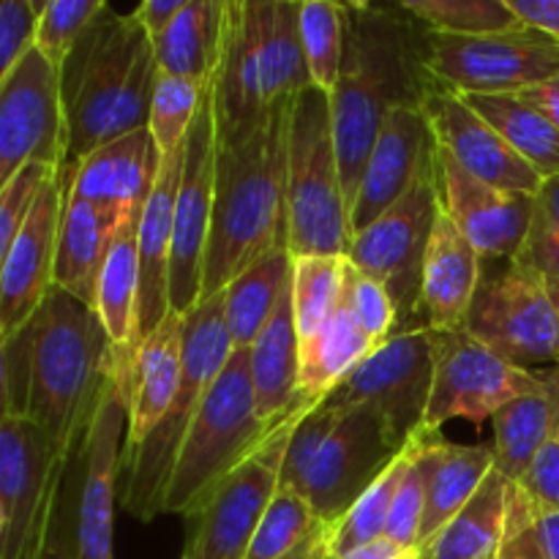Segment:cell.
<instances>
[{
	"mask_svg": "<svg viewBox=\"0 0 559 559\" xmlns=\"http://www.w3.org/2000/svg\"><path fill=\"white\" fill-rule=\"evenodd\" d=\"M546 284H549V293H551V298H555L557 311H559V282H546Z\"/></svg>",
	"mask_w": 559,
	"mask_h": 559,
	"instance_id": "94428289",
	"label": "cell"
},
{
	"mask_svg": "<svg viewBox=\"0 0 559 559\" xmlns=\"http://www.w3.org/2000/svg\"><path fill=\"white\" fill-rule=\"evenodd\" d=\"M293 287V284H289ZM251 385H254L257 415L265 424L267 431H276L278 426L295 413V399H298V369H300V342L295 331L293 295L282 298L278 309L262 328L257 342L249 349Z\"/></svg>",
	"mask_w": 559,
	"mask_h": 559,
	"instance_id": "f1b7e54d",
	"label": "cell"
},
{
	"mask_svg": "<svg viewBox=\"0 0 559 559\" xmlns=\"http://www.w3.org/2000/svg\"><path fill=\"white\" fill-rule=\"evenodd\" d=\"M164 156L151 131L136 129L93 151L76 164H63L71 191L112 213L142 211L162 173Z\"/></svg>",
	"mask_w": 559,
	"mask_h": 559,
	"instance_id": "603a6c76",
	"label": "cell"
},
{
	"mask_svg": "<svg viewBox=\"0 0 559 559\" xmlns=\"http://www.w3.org/2000/svg\"><path fill=\"white\" fill-rule=\"evenodd\" d=\"M399 5L424 31L440 36H489L522 27L508 0H404Z\"/></svg>",
	"mask_w": 559,
	"mask_h": 559,
	"instance_id": "74e56055",
	"label": "cell"
},
{
	"mask_svg": "<svg viewBox=\"0 0 559 559\" xmlns=\"http://www.w3.org/2000/svg\"><path fill=\"white\" fill-rule=\"evenodd\" d=\"M233 349L222 293L197 304L183 317V366H180L178 396L162 424L145 440L136 445H123L118 502L126 513L142 522L162 516V502L173 480L180 448Z\"/></svg>",
	"mask_w": 559,
	"mask_h": 559,
	"instance_id": "8992f818",
	"label": "cell"
},
{
	"mask_svg": "<svg viewBox=\"0 0 559 559\" xmlns=\"http://www.w3.org/2000/svg\"><path fill=\"white\" fill-rule=\"evenodd\" d=\"M338 559H420V549H404V546L393 544L391 538L382 535V538L369 540V544L355 546Z\"/></svg>",
	"mask_w": 559,
	"mask_h": 559,
	"instance_id": "9f6ffc18",
	"label": "cell"
},
{
	"mask_svg": "<svg viewBox=\"0 0 559 559\" xmlns=\"http://www.w3.org/2000/svg\"><path fill=\"white\" fill-rule=\"evenodd\" d=\"M508 497L511 480L495 473L484 480L473 500L426 544L420 559H497L508 527Z\"/></svg>",
	"mask_w": 559,
	"mask_h": 559,
	"instance_id": "836d02e7",
	"label": "cell"
},
{
	"mask_svg": "<svg viewBox=\"0 0 559 559\" xmlns=\"http://www.w3.org/2000/svg\"><path fill=\"white\" fill-rule=\"evenodd\" d=\"M300 41H304L311 85L331 93L342 74L344 3L304 0L300 3Z\"/></svg>",
	"mask_w": 559,
	"mask_h": 559,
	"instance_id": "ab89813d",
	"label": "cell"
},
{
	"mask_svg": "<svg viewBox=\"0 0 559 559\" xmlns=\"http://www.w3.org/2000/svg\"><path fill=\"white\" fill-rule=\"evenodd\" d=\"M540 178L559 175V129L519 93L462 96Z\"/></svg>",
	"mask_w": 559,
	"mask_h": 559,
	"instance_id": "d590c367",
	"label": "cell"
},
{
	"mask_svg": "<svg viewBox=\"0 0 559 559\" xmlns=\"http://www.w3.org/2000/svg\"><path fill=\"white\" fill-rule=\"evenodd\" d=\"M66 178V167H63ZM129 213H112L93 202L82 200L71 191L66 178L63 216H60L58 233V257H55V287L74 295L82 304L93 306L98 273H102L104 257L109 243L118 233L120 222Z\"/></svg>",
	"mask_w": 559,
	"mask_h": 559,
	"instance_id": "83f0119b",
	"label": "cell"
},
{
	"mask_svg": "<svg viewBox=\"0 0 559 559\" xmlns=\"http://www.w3.org/2000/svg\"><path fill=\"white\" fill-rule=\"evenodd\" d=\"M0 538H3V513H0Z\"/></svg>",
	"mask_w": 559,
	"mask_h": 559,
	"instance_id": "6125c7cd",
	"label": "cell"
},
{
	"mask_svg": "<svg viewBox=\"0 0 559 559\" xmlns=\"http://www.w3.org/2000/svg\"><path fill=\"white\" fill-rule=\"evenodd\" d=\"M289 104L293 98H284L254 129L218 145L200 304L224 293L265 254L287 246Z\"/></svg>",
	"mask_w": 559,
	"mask_h": 559,
	"instance_id": "3957f363",
	"label": "cell"
},
{
	"mask_svg": "<svg viewBox=\"0 0 559 559\" xmlns=\"http://www.w3.org/2000/svg\"><path fill=\"white\" fill-rule=\"evenodd\" d=\"M109 355L96 309L58 287L9 338L14 415L36 424L66 464H76L85 448Z\"/></svg>",
	"mask_w": 559,
	"mask_h": 559,
	"instance_id": "6da1fadb",
	"label": "cell"
},
{
	"mask_svg": "<svg viewBox=\"0 0 559 559\" xmlns=\"http://www.w3.org/2000/svg\"><path fill=\"white\" fill-rule=\"evenodd\" d=\"M74 467L27 418L0 424V559H60V506Z\"/></svg>",
	"mask_w": 559,
	"mask_h": 559,
	"instance_id": "9c48e42d",
	"label": "cell"
},
{
	"mask_svg": "<svg viewBox=\"0 0 559 559\" xmlns=\"http://www.w3.org/2000/svg\"><path fill=\"white\" fill-rule=\"evenodd\" d=\"M14 418V399H11V360L9 336L0 331V424Z\"/></svg>",
	"mask_w": 559,
	"mask_h": 559,
	"instance_id": "91938a15",
	"label": "cell"
},
{
	"mask_svg": "<svg viewBox=\"0 0 559 559\" xmlns=\"http://www.w3.org/2000/svg\"><path fill=\"white\" fill-rule=\"evenodd\" d=\"M435 136L420 107H399L382 123L369 164L364 169L355 200L349 205L353 235L369 227L391 205H396L415 180L431 167Z\"/></svg>",
	"mask_w": 559,
	"mask_h": 559,
	"instance_id": "7402d4cb",
	"label": "cell"
},
{
	"mask_svg": "<svg viewBox=\"0 0 559 559\" xmlns=\"http://www.w3.org/2000/svg\"><path fill=\"white\" fill-rule=\"evenodd\" d=\"M186 0H145L134 9V16L140 20V25L145 27V33L153 38L162 36L169 25H173L175 16L183 11Z\"/></svg>",
	"mask_w": 559,
	"mask_h": 559,
	"instance_id": "f5cc1de1",
	"label": "cell"
},
{
	"mask_svg": "<svg viewBox=\"0 0 559 559\" xmlns=\"http://www.w3.org/2000/svg\"><path fill=\"white\" fill-rule=\"evenodd\" d=\"M298 418L293 415L284 420L246 462L202 497L186 516L189 524L180 559H246L251 538L282 484L284 448Z\"/></svg>",
	"mask_w": 559,
	"mask_h": 559,
	"instance_id": "4fadbf2b",
	"label": "cell"
},
{
	"mask_svg": "<svg viewBox=\"0 0 559 559\" xmlns=\"http://www.w3.org/2000/svg\"><path fill=\"white\" fill-rule=\"evenodd\" d=\"M409 462H413V451L409 445L404 448L402 456L364 491L358 502L333 524V555L336 559L347 555L349 549L360 544H369V540H377L385 535L388 516H391L393 500H396V491L402 486L404 475H407Z\"/></svg>",
	"mask_w": 559,
	"mask_h": 559,
	"instance_id": "f35d334b",
	"label": "cell"
},
{
	"mask_svg": "<svg viewBox=\"0 0 559 559\" xmlns=\"http://www.w3.org/2000/svg\"><path fill=\"white\" fill-rule=\"evenodd\" d=\"M530 533L544 559H559V511L535 513L530 508Z\"/></svg>",
	"mask_w": 559,
	"mask_h": 559,
	"instance_id": "db71d44e",
	"label": "cell"
},
{
	"mask_svg": "<svg viewBox=\"0 0 559 559\" xmlns=\"http://www.w3.org/2000/svg\"><path fill=\"white\" fill-rule=\"evenodd\" d=\"M183 145L164 156L162 173L147 197L140 216V295H136V328L131 358L136 347L158 331L173 314L169 306V260H173L175 200H178L180 169H183Z\"/></svg>",
	"mask_w": 559,
	"mask_h": 559,
	"instance_id": "cb8c5ba5",
	"label": "cell"
},
{
	"mask_svg": "<svg viewBox=\"0 0 559 559\" xmlns=\"http://www.w3.org/2000/svg\"><path fill=\"white\" fill-rule=\"evenodd\" d=\"M331 544H333V524L320 522L298 549L289 551V555L282 559H336Z\"/></svg>",
	"mask_w": 559,
	"mask_h": 559,
	"instance_id": "680465c9",
	"label": "cell"
},
{
	"mask_svg": "<svg viewBox=\"0 0 559 559\" xmlns=\"http://www.w3.org/2000/svg\"><path fill=\"white\" fill-rule=\"evenodd\" d=\"M104 5V0H44L33 49H38L41 58L60 71Z\"/></svg>",
	"mask_w": 559,
	"mask_h": 559,
	"instance_id": "7bdbcfd3",
	"label": "cell"
},
{
	"mask_svg": "<svg viewBox=\"0 0 559 559\" xmlns=\"http://www.w3.org/2000/svg\"><path fill=\"white\" fill-rule=\"evenodd\" d=\"M440 216V194L435 180V158L431 167L413 183V189L388 207L380 218L353 235L349 243V265L366 276L377 278L396 306L399 328L420 325V276H424L426 249L431 229Z\"/></svg>",
	"mask_w": 559,
	"mask_h": 559,
	"instance_id": "5bb4252c",
	"label": "cell"
},
{
	"mask_svg": "<svg viewBox=\"0 0 559 559\" xmlns=\"http://www.w3.org/2000/svg\"><path fill=\"white\" fill-rule=\"evenodd\" d=\"M484 273V257L442 213L431 229L420 276L418 322L429 331H462Z\"/></svg>",
	"mask_w": 559,
	"mask_h": 559,
	"instance_id": "484cf974",
	"label": "cell"
},
{
	"mask_svg": "<svg viewBox=\"0 0 559 559\" xmlns=\"http://www.w3.org/2000/svg\"><path fill=\"white\" fill-rule=\"evenodd\" d=\"M413 451V445H409ZM424 513H426V491H424V478H420V469L415 467V456L409 462L407 475H404L402 486L396 491V500H393L391 516H388L385 538H391L393 544L404 546V549H418L420 546V527H424Z\"/></svg>",
	"mask_w": 559,
	"mask_h": 559,
	"instance_id": "7dc6e473",
	"label": "cell"
},
{
	"mask_svg": "<svg viewBox=\"0 0 559 559\" xmlns=\"http://www.w3.org/2000/svg\"><path fill=\"white\" fill-rule=\"evenodd\" d=\"M497 559H544L535 546L533 533H530V506L522 491L511 484V497H508V527L506 540H502L500 557Z\"/></svg>",
	"mask_w": 559,
	"mask_h": 559,
	"instance_id": "681fc988",
	"label": "cell"
},
{
	"mask_svg": "<svg viewBox=\"0 0 559 559\" xmlns=\"http://www.w3.org/2000/svg\"><path fill=\"white\" fill-rule=\"evenodd\" d=\"M513 486L522 491V497L530 502V508H533L535 513L559 511V440L557 437H551V440L540 448L538 456L530 462V467L524 469V475Z\"/></svg>",
	"mask_w": 559,
	"mask_h": 559,
	"instance_id": "c3c4849f",
	"label": "cell"
},
{
	"mask_svg": "<svg viewBox=\"0 0 559 559\" xmlns=\"http://www.w3.org/2000/svg\"><path fill=\"white\" fill-rule=\"evenodd\" d=\"M38 11V0H0V87L33 49Z\"/></svg>",
	"mask_w": 559,
	"mask_h": 559,
	"instance_id": "f6af8a7d",
	"label": "cell"
},
{
	"mask_svg": "<svg viewBox=\"0 0 559 559\" xmlns=\"http://www.w3.org/2000/svg\"><path fill=\"white\" fill-rule=\"evenodd\" d=\"M271 435L273 431H267L257 415L249 349H233L180 448L162 513L189 516L202 497L240 462H246Z\"/></svg>",
	"mask_w": 559,
	"mask_h": 559,
	"instance_id": "ba28073f",
	"label": "cell"
},
{
	"mask_svg": "<svg viewBox=\"0 0 559 559\" xmlns=\"http://www.w3.org/2000/svg\"><path fill=\"white\" fill-rule=\"evenodd\" d=\"M60 167H49V164H31V167L22 169L14 178V183L0 194V271L5 265V257H9L11 246H14L16 235H20L22 224H25L27 213H31L33 200H36L38 189L44 186V180Z\"/></svg>",
	"mask_w": 559,
	"mask_h": 559,
	"instance_id": "bcb514c9",
	"label": "cell"
},
{
	"mask_svg": "<svg viewBox=\"0 0 559 559\" xmlns=\"http://www.w3.org/2000/svg\"><path fill=\"white\" fill-rule=\"evenodd\" d=\"M424 44L426 31L402 5L344 3L342 74L328 98L349 205L388 115L399 107H420L435 85Z\"/></svg>",
	"mask_w": 559,
	"mask_h": 559,
	"instance_id": "7a4b0ae2",
	"label": "cell"
},
{
	"mask_svg": "<svg viewBox=\"0 0 559 559\" xmlns=\"http://www.w3.org/2000/svg\"><path fill=\"white\" fill-rule=\"evenodd\" d=\"M495 426V469L516 484L540 448L559 429V366L544 371V388L538 393L506 404L491 418Z\"/></svg>",
	"mask_w": 559,
	"mask_h": 559,
	"instance_id": "4dcf8cb0",
	"label": "cell"
},
{
	"mask_svg": "<svg viewBox=\"0 0 559 559\" xmlns=\"http://www.w3.org/2000/svg\"><path fill=\"white\" fill-rule=\"evenodd\" d=\"M158 66L153 41L131 14L104 5L60 69L66 164L145 129Z\"/></svg>",
	"mask_w": 559,
	"mask_h": 559,
	"instance_id": "277c9868",
	"label": "cell"
},
{
	"mask_svg": "<svg viewBox=\"0 0 559 559\" xmlns=\"http://www.w3.org/2000/svg\"><path fill=\"white\" fill-rule=\"evenodd\" d=\"M464 331L508 364L559 366V311L546 278L522 254L491 271L484 260Z\"/></svg>",
	"mask_w": 559,
	"mask_h": 559,
	"instance_id": "30bf717a",
	"label": "cell"
},
{
	"mask_svg": "<svg viewBox=\"0 0 559 559\" xmlns=\"http://www.w3.org/2000/svg\"><path fill=\"white\" fill-rule=\"evenodd\" d=\"M216 112H213L211 82L191 123L183 147L178 200H175L173 260H169V306L173 314L186 317L202 293L207 238H211L213 183H216Z\"/></svg>",
	"mask_w": 559,
	"mask_h": 559,
	"instance_id": "e0dca14e",
	"label": "cell"
},
{
	"mask_svg": "<svg viewBox=\"0 0 559 559\" xmlns=\"http://www.w3.org/2000/svg\"><path fill=\"white\" fill-rule=\"evenodd\" d=\"M519 96H522L524 102L533 104L549 123H555L559 129V74L540 82V85L527 87V91H522Z\"/></svg>",
	"mask_w": 559,
	"mask_h": 559,
	"instance_id": "11a10c76",
	"label": "cell"
},
{
	"mask_svg": "<svg viewBox=\"0 0 559 559\" xmlns=\"http://www.w3.org/2000/svg\"><path fill=\"white\" fill-rule=\"evenodd\" d=\"M431 360L435 380L420 431H442L453 420H467L480 429L506 404L544 388V371L508 364L464 328L431 331Z\"/></svg>",
	"mask_w": 559,
	"mask_h": 559,
	"instance_id": "8fae6325",
	"label": "cell"
},
{
	"mask_svg": "<svg viewBox=\"0 0 559 559\" xmlns=\"http://www.w3.org/2000/svg\"><path fill=\"white\" fill-rule=\"evenodd\" d=\"M140 216L129 213L120 222L93 295V309L107 331L115 353L126 355L131 364V344L136 328V295H140Z\"/></svg>",
	"mask_w": 559,
	"mask_h": 559,
	"instance_id": "f546056e",
	"label": "cell"
},
{
	"mask_svg": "<svg viewBox=\"0 0 559 559\" xmlns=\"http://www.w3.org/2000/svg\"><path fill=\"white\" fill-rule=\"evenodd\" d=\"M522 257L546 282H559V227H538V224H533Z\"/></svg>",
	"mask_w": 559,
	"mask_h": 559,
	"instance_id": "f907efd6",
	"label": "cell"
},
{
	"mask_svg": "<svg viewBox=\"0 0 559 559\" xmlns=\"http://www.w3.org/2000/svg\"><path fill=\"white\" fill-rule=\"evenodd\" d=\"M431 380H435L431 331L424 325H409L380 344L320 404H328V407L364 404L385 420L393 440L407 448L424 426Z\"/></svg>",
	"mask_w": 559,
	"mask_h": 559,
	"instance_id": "2e32d148",
	"label": "cell"
},
{
	"mask_svg": "<svg viewBox=\"0 0 559 559\" xmlns=\"http://www.w3.org/2000/svg\"><path fill=\"white\" fill-rule=\"evenodd\" d=\"M426 71L459 96L522 93L559 74V44L533 27L489 36H440L426 31Z\"/></svg>",
	"mask_w": 559,
	"mask_h": 559,
	"instance_id": "7c38bea8",
	"label": "cell"
},
{
	"mask_svg": "<svg viewBox=\"0 0 559 559\" xmlns=\"http://www.w3.org/2000/svg\"><path fill=\"white\" fill-rule=\"evenodd\" d=\"M227 0H186L173 25L153 38L158 74L211 82L222 58Z\"/></svg>",
	"mask_w": 559,
	"mask_h": 559,
	"instance_id": "d6a6232c",
	"label": "cell"
},
{
	"mask_svg": "<svg viewBox=\"0 0 559 559\" xmlns=\"http://www.w3.org/2000/svg\"><path fill=\"white\" fill-rule=\"evenodd\" d=\"M380 344L355 322L347 309H338L325 331L309 344H300L298 399L295 413H309L311 407L331 396Z\"/></svg>",
	"mask_w": 559,
	"mask_h": 559,
	"instance_id": "1f68e13d",
	"label": "cell"
},
{
	"mask_svg": "<svg viewBox=\"0 0 559 559\" xmlns=\"http://www.w3.org/2000/svg\"><path fill=\"white\" fill-rule=\"evenodd\" d=\"M415 467L420 469L426 491V513L420 527V544L440 533L495 473L491 442L459 445L448 442L440 431H418L409 440Z\"/></svg>",
	"mask_w": 559,
	"mask_h": 559,
	"instance_id": "d4e9b609",
	"label": "cell"
},
{
	"mask_svg": "<svg viewBox=\"0 0 559 559\" xmlns=\"http://www.w3.org/2000/svg\"><path fill=\"white\" fill-rule=\"evenodd\" d=\"M66 178L55 169L33 200L31 213L11 246L0 271V331L16 336L33 320L55 287L60 216H63Z\"/></svg>",
	"mask_w": 559,
	"mask_h": 559,
	"instance_id": "ffe728a7",
	"label": "cell"
},
{
	"mask_svg": "<svg viewBox=\"0 0 559 559\" xmlns=\"http://www.w3.org/2000/svg\"><path fill=\"white\" fill-rule=\"evenodd\" d=\"M538 227H559V175L546 178L535 194V218Z\"/></svg>",
	"mask_w": 559,
	"mask_h": 559,
	"instance_id": "6f0895ef",
	"label": "cell"
},
{
	"mask_svg": "<svg viewBox=\"0 0 559 559\" xmlns=\"http://www.w3.org/2000/svg\"><path fill=\"white\" fill-rule=\"evenodd\" d=\"M293 284V254L287 246L271 251L246 267L233 284L222 293L224 320L235 349H251L262 328L278 309L282 298Z\"/></svg>",
	"mask_w": 559,
	"mask_h": 559,
	"instance_id": "e575fe53",
	"label": "cell"
},
{
	"mask_svg": "<svg viewBox=\"0 0 559 559\" xmlns=\"http://www.w3.org/2000/svg\"><path fill=\"white\" fill-rule=\"evenodd\" d=\"M420 109L426 115L435 145L445 151L464 173L484 183L516 194H538L540 178L459 93L431 85Z\"/></svg>",
	"mask_w": 559,
	"mask_h": 559,
	"instance_id": "44dd1931",
	"label": "cell"
},
{
	"mask_svg": "<svg viewBox=\"0 0 559 559\" xmlns=\"http://www.w3.org/2000/svg\"><path fill=\"white\" fill-rule=\"evenodd\" d=\"M342 306L377 344H385L396 333L399 317L388 289L377 278L366 276L358 267L349 265V260L347 273H344Z\"/></svg>",
	"mask_w": 559,
	"mask_h": 559,
	"instance_id": "ee69618b",
	"label": "cell"
},
{
	"mask_svg": "<svg viewBox=\"0 0 559 559\" xmlns=\"http://www.w3.org/2000/svg\"><path fill=\"white\" fill-rule=\"evenodd\" d=\"M508 5L524 27H533L559 44V0H508Z\"/></svg>",
	"mask_w": 559,
	"mask_h": 559,
	"instance_id": "816d5d0a",
	"label": "cell"
},
{
	"mask_svg": "<svg viewBox=\"0 0 559 559\" xmlns=\"http://www.w3.org/2000/svg\"><path fill=\"white\" fill-rule=\"evenodd\" d=\"M129 374L107 366V382L93 413L85 448L76 459L74 519L66 559H115V506H118L120 462L129 431Z\"/></svg>",
	"mask_w": 559,
	"mask_h": 559,
	"instance_id": "9a60e30c",
	"label": "cell"
},
{
	"mask_svg": "<svg viewBox=\"0 0 559 559\" xmlns=\"http://www.w3.org/2000/svg\"><path fill=\"white\" fill-rule=\"evenodd\" d=\"M440 207L484 260H513L524 251L535 218V197L502 191L464 173L435 145Z\"/></svg>",
	"mask_w": 559,
	"mask_h": 559,
	"instance_id": "d6986e66",
	"label": "cell"
},
{
	"mask_svg": "<svg viewBox=\"0 0 559 559\" xmlns=\"http://www.w3.org/2000/svg\"><path fill=\"white\" fill-rule=\"evenodd\" d=\"M320 524L309 502L298 491L287 489L278 484V491L273 495L254 538H251L246 559H282L289 551L298 549L311 530Z\"/></svg>",
	"mask_w": 559,
	"mask_h": 559,
	"instance_id": "b9f144b4",
	"label": "cell"
},
{
	"mask_svg": "<svg viewBox=\"0 0 559 559\" xmlns=\"http://www.w3.org/2000/svg\"><path fill=\"white\" fill-rule=\"evenodd\" d=\"M36 162L63 167L66 118L60 71L31 49L0 87V194Z\"/></svg>",
	"mask_w": 559,
	"mask_h": 559,
	"instance_id": "ac0fdd59",
	"label": "cell"
},
{
	"mask_svg": "<svg viewBox=\"0 0 559 559\" xmlns=\"http://www.w3.org/2000/svg\"><path fill=\"white\" fill-rule=\"evenodd\" d=\"M287 251L293 257H347L349 202L333 142L331 98L309 85L293 96L287 123Z\"/></svg>",
	"mask_w": 559,
	"mask_h": 559,
	"instance_id": "52a82bcc",
	"label": "cell"
},
{
	"mask_svg": "<svg viewBox=\"0 0 559 559\" xmlns=\"http://www.w3.org/2000/svg\"><path fill=\"white\" fill-rule=\"evenodd\" d=\"M183 366V317L169 314L145 342L136 347L129 371V431L126 445L145 440L173 407Z\"/></svg>",
	"mask_w": 559,
	"mask_h": 559,
	"instance_id": "4316f807",
	"label": "cell"
},
{
	"mask_svg": "<svg viewBox=\"0 0 559 559\" xmlns=\"http://www.w3.org/2000/svg\"><path fill=\"white\" fill-rule=\"evenodd\" d=\"M207 85L186 76H156L151 98V115H147V131L156 142L158 153L169 156L178 151L189 136L191 123L202 107Z\"/></svg>",
	"mask_w": 559,
	"mask_h": 559,
	"instance_id": "60d3db41",
	"label": "cell"
},
{
	"mask_svg": "<svg viewBox=\"0 0 559 559\" xmlns=\"http://www.w3.org/2000/svg\"><path fill=\"white\" fill-rule=\"evenodd\" d=\"M402 451L374 409L317 404L289 431L282 486L298 491L320 522L336 524Z\"/></svg>",
	"mask_w": 559,
	"mask_h": 559,
	"instance_id": "5b68a950",
	"label": "cell"
},
{
	"mask_svg": "<svg viewBox=\"0 0 559 559\" xmlns=\"http://www.w3.org/2000/svg\"><path fill=\"white\" fill-rule=\"evenodd\" d=\"M347 257H293V314L298 342L309 344L342 309Z\"/></svg>",
	"mask_w": 559,
	"mask_h": 559,
	"instance_id": "8d00e7d4",
	"label": "cell"
},
{
	"mask_svg": "<svg viewBox=\"0 0 559 559\" xmlns=\"http://www.w3.org/2000/svg\"><path fill=\"white\" fill-rule=\"evenodd\" d=\"M555 437H557V440H559V429H557V435H555Z\"/></svg>",
	"mask_w": 559,
	"mask_h": 559,
	"instance_id": "be15d7a7",
	"label": "cell"
}]
</instances>
